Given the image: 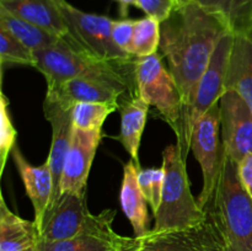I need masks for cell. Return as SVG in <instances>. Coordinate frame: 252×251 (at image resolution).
<instances>
[{
	"instance_id": "21",
	"label": "cell",
	"mask_w": 252,
	"mask_h": 251,
	"mask_svg": "<svg viewBox=\"0 0 252 251\" xmlns=\"http://www.w3.org/2000/svg\"><path fill=\"white\" fill-rule=\"evenodd\" d=\"M128 236L118 235L115 230L108 233H84L61 241H38L39 251H125Z\"/></svg>"
},
{
	"instance_id": "7",
	"label": "cell",
	"mask_w": 252,
	"mask_h": 251,
	"mask_svg": "<svg viewBox=\"0 0 252 251\" xmlns=\"http://www.w3.org/2000/svg\"><path fill=\"white\" fill-rule=\"evenodd\" d=\"M212 204V203H211ZM125 251H228L225 238L213 209L199 225L155 231L129 238Z\"/></svg>"
},
{
	"instance_id": "14",
	"label": "cell",
	"mask_w": 252,
	"mask_h": 251,
	"mask_svg": "<svg viewBox=\"0 0 252 251\" xmlns=\"http://www.w3.org/2000/svg\"><path fill=\"white\" fill-rule=\"evenodd\" d=\"M43 111L46 120L52 126V143L47 162L51 167L52 177H53V196L48 209L57 202L61 196V181L63 176L64 164H65L66 154L70 147L71 137H73V108L63 110L56 103L44 100ZM47 209V211H48Z\"/></svg>"
},
{
	"instance_id": "11",
	"label": "cell",
	"mask_w": 252,
	"mask_h": 251,
	"mask_svg": "<svg viewBox=\"0 0 252 251\" xmlns=\"http://www.w3.org/2000/svg\"><path fill=\"white\" fill-rule=\"evenodd\" d=\"M220 132L224 150L240 162L252 154V110L234 90H225L219 100Z\"/></svg>"
},
{
	"instance_id": "28",
	"label": "cell",
	"mask_w": 252,
	"mask_h": 251,
	"mask_svg": "<svg viewBox=\"0 0 252 251\" xmlns=\"http://www.w3.org/2000/svg\"><path fill=\"white\" fill-rule=\"evenodd\" d=\"M17 132L12 125L11 117H10L9 100L1 94V101H0V165H1V172L6 165V160L11 154L12 149L16 145Z\"/></svg>"
},
{
	"instance_id": "32",
	"label": "cell",
	"mask_w": 252,
	"mask_h": 251,
	"mask_svg": "<svg viewBox=\"0 0 252 251\" xmlns=\"http://www.w3.org/2000/svg\"><path fill=\"white\" fill-rule=\"evenodd\" d=\"M115 1H117L118 5H120L122 16H126V15H127L129 6H135L138 7V9H140L139 0H115Z\"/></svg>"
},
{
	"instance_id": "13",
	"label": "cell",
	"mask_w": 252,
	"mask_h": 251,
	"mask_svg": "<svg viewBox=\"0 0 252 251\" xmlns=\"http://www.w3.org/2000/svg\"><path fill=\"white\" fill-rule=\"evenodd\" d=\"M134 97L125 89L106 81L88 78H74L53 89H47L46 100L56 103L63 110H71L78 103L105 102L122 105L125 101Z\"/></svg>"
},
{
	"instance_id": "1",
	"label": "cell",
	"mask_w": 252,
	"mask_h": 251,
	"mask_svg": "<svg viewBox=\"0 0 252 251\" xmlns=\"http://www.w3.org/2000/svg\"><path fill=\"white\" fill-rule=\"evenodd\" d=\"M231 31L223 16L191 0L177 5L161 21L159 49L181 91L184 115L193 100L217 44Z\"/></svg>"
},
{
	"instance_id": "29",
	"label": "cell",
	"mask_w": 252,
	"mask_h": 251,
	"mask_svg": "<svg viewBox=\"0 0 252 251\" xmlns=\"http://www.w3.org/2000/svg\"><path fill=\"white\" fill-rule=\"evenodd\" d=\"M135 20L122 19L115 20L112 27V38L118 48L122 49L126 53L132 54V42L133 33H134ZM134 57V56H133Z\"/></svg>"
},
{
	"instance_id": "12",
	"label": "cell",
	"mask_w": 252,
	"mask_h": 251,
	"mask_svg": "<svg viewBox=\"0 0 252 251\" xmlns=\"http://www.w3.org/2000/svg\"><path fill=\"white\" fill-rule=\"evenodd\" d=\"M101 138V129H79L74 127L61 181V194L71 192L85 196L89 174Z\"/></svg>"
},
{
	"instance_id": "10",
	"label": "cell",
	"mask_w": 252,
	"mask_h": 251,
	"mask_svg": "<svg viewBox=\"0 0 252 251\" xmlns=\"http://www.w3.org/2000/svg\"><path fill=\"white\" fill-rule=\"evenodd\" d=\"M220 135V107L218 102L197 122L189 142V149L198 160L203 174V186L197 198L202 209L208 208L213 201L224 150Z\"/></svg>"
},
{
	"instance_id": "22",
	"label": "cell",
	"mask_w": 252,
	"mask_h": 251,
	"mask_svg": "<svg viewBox=\"0 0 252 251\" xmlns=\"http://www.w3.org/2000/svg\"><path fill=\"white\" fill-rule=\"evenodd\" d=\"M0 27H4L10 33L14 34L32 52L49 48L62 38L37 25L10 14L2 7H0Z\"/></svg>"
},
{
	"instance_id": "18",
	"label": "cell",
	"mask_w": 252,
	"mask_h": 251,
	"mask_svg": "<svg viewBox=\"0 0 252 251\" xmlns=\"http://www.w3.org/2000/svg\"><path fill=\"white\" fill-rule=\"evenodd\" d=\"M138 166L133 160L125 165L123 181L121 186V206L123 213L129 219L135 236H142L150 230L147 211V199L138 182Z\"/></svg>"
},
{
	"instance_id": "8",
	"label": "cell",
	"mask_w": 252,
	"mask_h": 251,
	"mask_svg": "<svg viewBox=\"0 0 252 251\" xmlns=\"http://www.w3.org/2000/svg\"><path fill=\"white\" fill-rule=\"evenodd\" d=\"M61 11L68 27L69 38L91 56L116 63H129L137 59L118 48L113 41L115 20L103 15L81 11L66 0L61 1Z\"/></svg>"
},
{
	"instance_id": "15",
	"label": "cell",
	"mask_w": 252,
	"mask_h": 251,
	"mask_svg": "<svg viewBox=\"0 0 252 251\" xmlns=\"http://www.w3.org/2000/svg\"><path fill=\"white\" fill-rule=\"evenodd\" d=\"M11 155L19 170L20 176L24 181L26 194L31 199L33 206L34 221L36 224H39L51 204L52 196H53V177H52L51 167L47 161L41 166L31 165L25 159L17 145L14 147Z\"/></svg>"
},
{
	"instance_id": "23",
	"label": "cell",
	"mask_w": 252,
	"mask_h": 251,
	"mask_svg": "<svg viewBox=\"0 0 252 251\" xmlns=\"http://www.w3.org/2000/svg\"><path fill=\"white\" fill-rule=\"evenodd\" d=\"M220 15L234 32L252 30V0H191Z\"/></svg>"
},
{
	"instance_id": "34",
	"label": "cell",
	"mask_w": 252,
	"mask_h": 251,
	"mask_svg": "<svg viewBox=\"0 0 252 251\" xmlns=\"http://www.w3.org/2000/svg\"><path fill=\"white\" fill-rule=\"evenodd\" d=\"M186 1H189V0H177V2H179V4H184V2H186Z\"/></svg>"
},
{
	"instance_id": "20",
	"label": "cell",
	"mask_w": 252,
	"mask_h": 251,
	"mask_svg": "<svg viewBox=\"0 0 252 251\" xmlns=\"http://www.w3.org/2000/svg\"><path fill=\"white\" fill-rule=\"evenodd\" d=\"M118 110L121 111V132L118 140L122 143L133 161L139 165L138 153L147 122L149 103L140 97V95H137L125 101Z\"/></svg>"
},
{
	"instance_id": "2",
	"label": "cell",
	"mask_w": 252,
	"mask_h": 251,
	"mask_svg": "<svg viewBox=\"0 0 252 251\" xmlns=\"http://www.w3.org/2000/svg\"><path fill=\"white\" fill-rule=\"evenodd\" d=\"M36 65L47 80V89H53L74 78L106 81L125 89L133 96L139 95L135 81V61L116 63L91 56L76 46L68 36L54 46L33 52Z\"/></svg>"
},
{
	"instance_id": "33",
	"label": "cell",
	"mask_w": 252,
	"mask_h": 251,
	"mask_svg": "<svg viewBox=\"0 0 252 251\" xmlns=\"http://www.w3.org/2000/svg\"><path fill=\"white\" fill-rule=\"evenodd\" d=\"M26 251H39L38 250V246H33V248H31V249H29V250H26Z\"/></svg>"
},
{
	"instance_id": "9",
	"label": "cell",
	"mask_w": 252,
	"mask_h": 251,
	"mask_svg": "<svg viewBox=\"0 0 252 251\" xmlns=\"http://www.w3.org/2000/svg\"><path fill=\"white\" fill-rule=\"evenodd\" d=\"M233 41L234 32L231 31L224 34L218 42L211 62L197 85L193 100L185 112L184 142L180 149L185 159H187L189 152L191 150L189 142H191V134L194 126L212 106L219 102L221 95L225 93V78Z\"/></svg>"
},
{
	"instance_id": "27",
	"label": "cell",
	"mask_w": 252,
	"mask_h": 251,
	"mask_svg": "<svg viewBox=\"0 0 252 251\" xmlns=\"http://www.w3.org/2000/svg\"><path fill=\"white\" fill-rule=\"evenodd\" d=\"M138 182L145 199L152 207L154 214L159 209L164 186V169H142L138 166Z\"/></svg>"
},
{
	"instance_id": "16",
	"label": "cell",
	"mask_w": 252,
	"mask_h": 251,
	"mask_svg": "<svg viewBox=\"0 0 252 251\" xmlns=\"http://www.w3.org/2000/svg\"><path fill=\"white\" fill-rule=\"evenodd\" d=\"M225 90L236 91L252 110V30L234 32Z\"/></svg>"
},
{
	"instance_id": "17",
	"label": "cell",
	"mask_w": 252,
	"mask_h": 251,
	"mask_svg": "<svg viewBox=\"0 0 252 251\" xmlns=\"http://www.w3.org/2000/svg\"><path fill=\"white\" fill-rule=\"evenodd\" d=\"M62 0H0V7L59 37L68 36Z\"/></svg>"
},
{
	"instance_id": "30",
	"label": "cell",
	"mask_w": 252,
	"mask_h": 251,
	"mask_svg": "<svg viewBox=\"0 0 252 251\" xmlns=\"http://www.w3.org/2000/svg\"><path fill=\"white\" fill-rule=\"evenodd\" d=\"M140 10L148 16L155 17L160 22L164 21L179 5L177 0H139Z\"/></svg>"
},
{
	"instance_id": "24",
	"label": "cell",
	"mask_w": 252,
	"mask_h": 251,
	"mask_svg": "<svg viewBox=\"0 0 252 251\" xmlns=\"http://www.w3.org/2000/svg\"><path fill=\"white\" fill-rule=\"evenodd\" d=\"M160 26L161 22L159 20L148 15L135 20L132 42V54L135 58L158 53L160 46Z\"/></svg>"
},
{
	"instance_id": "4",
	"label": "cell",
	"mask_w": 252,
	"mask_h": 251,
	"mask_svg": "<svg viewBox=\"0 0 252 251\" xmlns=\"http://www.w3.org/2000/svg\"><path fill=\"white\" fill-rule=\"evenodd\" d=\"M164 186L161 202L155 217L153 230L185 229L199 225L209 216L211 206L207 209L199 207L191 192L186 159L179 145H169L162 153Z\"/></svg>"
},
{
	"instance_id": "26",
	"label": "cell",
	"mask_w": 252,
	"mask_h": 251,
	"mask_svg": "<svg viewBox=\"0 0 252 251\" xmlns=\"http://www.w3.org/2000/svg\"><path fill=\"white\" fill-rule=\"evenodd\" d=\"M0 61L1 64L14 63L31 66L36 65L33 52L4 27H0Z\"/></svg>"
},
{
	"instance_id": "31",
	"label": "cell",
	"mask_w": 252,
	"mask_h": 251,
	"mask_svg": "<svg viewBox=\"0 0 252 251\" xmlns=\"http://www.w3.org/2000/svg\"><path fill=\"white\" fill-rule=\"evenodd\" d=\"M239 164V175L243 186L252 198V154L246 155Z\"/></svg>"
},
{
	"instance_id": "25",
	"label": "cell",
	"mask_w": 252,
	"mask_h": 251,
	"mask_svg": "<svg viewBox=\"0 0 252 251\" xmlns=\"http://www.w3.org/2000/svg\"><path fill=\"white\" fill-rule=\"evenodd\" d=\"M117 108H120L118 103H78L73 108L74 127L79 129H101L106 118Z\"/></svg>"
},
{
	"instance_id": "5",
	"label": "cell",
	"mask_w": 252,
	"mask_h": 251,
	"mask_svg": "<svg viewBox=\"0 0 252 251\" xmlns=\"http://www.w3.org/2000/svg\"><path fill=\"white\" fill-rule=\"evenodd\" d=\"M115 216L113 209L93 214L86 206V196L64 192L46 212L41 223L37 224L39 241L52 243L66 240L84 233L113 231Z\"/></svg>"
},
{
	"instance_id": "19",
	"label": "cell",
	"mask_w": 252,
	"mask_h": 251,
	"mask_svg": "<svg viewBox=\"0 0 252 251\" xmlns=\"http://www.w3.org/2000/svg\"><path fill=\"white\" fill-rule=\"evenodd\" d=\"M36 221L26 220L7 208L1 196L0 203V251H26L38 244Z\"/></svg>"
},
{
	"instance_id": "3",
	"label": "cell",
	"mask_w": 252,
	"mask_h": 251,
	"mask_svg": "<svg viewBox=\"0 0 252 251\" xmlns=\"http://www.w3.org/2000/svg\"><path fill=\"white\" fill-rule=\"evenodd\" d=\"M212 209L228 251H252V198L239 175V164L223 150Z\"/></svg>"
},
{
	"instance_id": "6",
	"label": "cell",
	"mask_w": 252,
	"mask_h": 251,
	"mask_svg": "<svg viewBox=\"0 0 252 251\" xmlns=\"http://www.w3.org/2000/svg\"><path fill=\"white\" fill-rule=\"evenodd\" d=\"M135 81L140 97L154 106L169 123L181 149L184 142V101L176 80L158 53L135 59Z\"/></svg>"
}]
</instances>
